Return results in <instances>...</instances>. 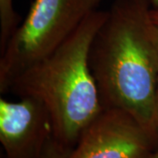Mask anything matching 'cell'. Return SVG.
<instances>
[{
    "instance_id": "cell-1",
    "label": "cell",
    "mask_w": 158,
    "mask_h": 158,
    "mask_svg": "<svg viewBox=\"0 0 158 158\" xmlns=\"http://www.w3.org/2000/svg\"><path fill=\"white\" fill-rule=\"evenodd\" d=\"M150 0H115L92 40L89 62L104 108L129 113L157 141L158 50Z\"/></svg>"
},
{
    "instance_id": "cell-2",
    "label": "cell",
    "mask_w": 158,
    "mask_h": 158,
    "mask_svg": "<svg viewBox=\"0 0 158 158\" xmlns=\"http://www.w3.org/2000/svg\"><path fill=\"white\" fill-rule=\"evenodd\" d=\"M107 11L90 12L52 55L27 69L8 91L41 101L50 115L53 135L73 148L104 109L89 62L92 40Z\"/></svg>"
},
{
    "instance_id": "cell-3",
    "label": "cell",
    "mask_w": 158,
    "mask_h": 158,
    "mask_svg": "<svg viewBox=\"0 0 158 158\" xmlns=\"http://www.w3.org/2000/svg\"><path fill=\"white\" fill-rule=\"evenodd\" d=\"M102 0H34L24 22L11 34L0 57V92L52 55Z\"/></svg>"
},
{
    "instance_id": "cell-4",
    "label": "cell",
    "mask_w": 158,
    "mask_h": 158,
    "mask_svg": "<svg viewBox=\"0 0 158 158\" xmlns=\"http://www.w3.org/2000/svg\"><path fill=\"white\" fill-rule=\"evenodd\" d=\"M156 139L129 113L104 108L81 134L68 158H148Z\"/></svg>"
},
{
    "instance_id": "cell-5",
    "label": "cell",
    "mask_w": 158,
    "mask_h": 158,
    "mask_svg": "<svg viewBox=\"0 0 158 158\" xmlns=\"http://www.w3.org/2000/svg\"><path fill=\"white\" fill-rule=\"evenodd\" d=\"M53 135L45 105L31 97L19 101L0 98V141L7 158H39Z\"/></svg>"
},
{
    "instance_id": "cell-6",
    "label": "cell",
    "mask_w": 158,
    "mask_h": 158,
    "mask_svg": "<svg viewBox=\"0 0 158 158\" xmlns=\"http://www.w3.org/2000/svg\"><path fill=\"white\" fill-rule=\"evenodd\" d=\"M13 0H0V50L6 47L18 27L19 16L13 8Z\"/></svg>"
},
{
    "instance_id": "cell-7",
    "label": "cell",
    "mask_w": 158,
    "mask_h": 158,
    "mask_svg": "<svg viewBox=\"0 0 158 158\" xmlns=\"http://www.w3.org/2000/svg\"><path fill=\"white\" fill-rule=\"evenodd\" d=\"M71 150L72 147L62 143L53 135L46 142L39 158H68Z\"/></svg>"
},
{
    "instance_id": "cell-8",
    "label": "cell",
    "mask_w": 158,
    "mask_h": 158,
    "mask_svg": "<svg viewBox=\"0 0 158 158\" xmlns=\"http://www.w3.org/2000/svg\"><path fill=\"white\" fill-rule=\"evenodd\" d=\"M155 124H156V132L158 141V82L156 90V97H155Z\"/></svg>"
},
{
    "instance_id": "cell-9",
    "label": "cell",
    "mask_w": 158,
    "mask_h": 158,
    "mask_svg": "<svg viewBox=\"0 0 158 158\" xmlns=\"http://www.w3.org/2000/svg\"><path fill=\"white\" fill-rule=\"evenodd\" d=\"M152 35L155 44L156 46V48L158 50V23H156L153 20L152 25Z\"/></svg>"
},
{
    "instance_id": "cell-10",
    "label": "cell",
    "mask_w": 158,
    "mask_h": 158,
    "mask_svg": "<svg viewBox=\"0 0 158 158\" xmlns=\"http://www.w3.org/2000/svg\"><path fill=\"white\" fill-rule=\"evenodd\" d=\"M151 18L156 23H158V10H151Z\"/></svg>"
},
{
    "instance_id": "cell-11",
    "label": "cell",
    "mask_w": 158,
    "mask_h": 158,
    "mask_svg": "<svg viewBox=\"0 0 158 158\" xmlns=\"http://www.w3.org/2000/svg\"><path fill=\"white\" fill-rule=\"evenodd\" d=\"M153 10H158V0H150Z\"/></svg>"
},
{
    "instance_id": "cell-12",
    "label": "cell",
    "mask_w": 158,
    "mask_h": 158,
    "mask_svg": "<svg viewBox=\"0 0 158 158\" xmlns=\"http://www.w3.org/2000/svg\"><path fill=\"white\" fill-rule=\"evenodd\" d=\"M148 158H158V148L156 149Z\"/></svg>"
}]
</instances>
